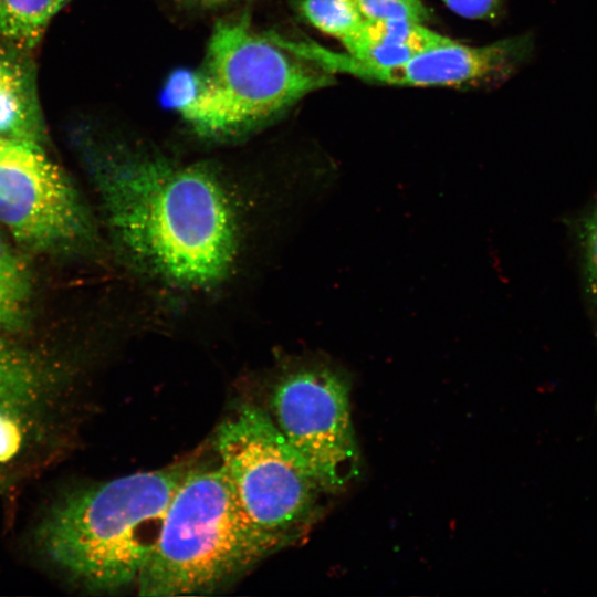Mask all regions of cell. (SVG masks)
I'll use <instances>...</instances> for the list:
<instances>
[{"label": "cell", "instance_id": "obj_1", "mask_svg": "<svg viewBox=\"0 0 597 597\" xmlns=\"http://www.w3.org/2000/svg\"><path fill=\"white\" fill-rule=\"evenodd\" d=\"M82 146L106 228L127 264L189 292L230 277L241 247L240 216L210 165L122 143Z\"/></svg>", "mask_w": 597, "mask_h": 597}, {"label": "cell", "instance_id": "obj_2", "mask_svg": "<svg viewBox=\"0 0 597 597\" xmlns=\"http://www.w3.org/2000/svg\"><path fill=\"white\" fill-rule=\"evenodd\" d=\"M190 468L143 471L74 491L48 511L38 543L55 565L90 588L136 585Z\"/></svg>", "mask_w": 597, "mask_h": 597}, {"label": "cell", "instance_id": "obj_3", "mask_svg": "<svg viewBox=\"0 0 597 597\" xmlns=\"http://www.w3.org/2000/svg\"><path fill=\"white\" fill-rule=\"evenodd\" d=\"M281 548L248 520L220 464L191 467L135 587L151 597L212 593Z\"/></svg>", "mask_w": 597, "mask_h": 597}, {"label": "cell", "instance_id": "obj_4", "mask_svg": "<svg viewBox=\"0 0 597 597\" xmlns=\"http://www.w3.org/2000/svg\"><path fill=\"white\" fill-rule=\"evenodd\" d=\"M214 444L237 501L258 531L282 547L310 532L332 494L302 462L268 411L241 405L220 423Z\"/></svg>", "mask_w": 597, "mask_h": 597}, {"label": "cell", "instance_id": "obj_5", "mask_svg": "<svg viewBox=\"0 0 597 597\" xmlns=\"http://www.w3.org/2000/svg\"><path fill=\"white\" fill-rule=\"evenodd\" d=\"M350 376L323 357L300 359L277 378L270 416L302 462L332 495L362 473L350 413Z\"/></svg>", "mask_w": 597, "mask_h": 597}, {"label": "cell", "instance_id": "obj_6", "mask_svg": "<svg viewBox=\"0 0 597 597\" xmlns=\"http://www.w3.org/2000/svg\"><path fill=\"white\" fill-rule=\"evenodd\" d=\"M201 66L229 98L240 135L335 83L332 73L255 32L248 12L214 24Z\"/></svg>", "mask_w": 597, "mask_h": 597}, {"label": "cell", "instance_id": "obj_7", "mask_svg": "<svg viewBox=\"0 0 597 597\" xmlns=\"http://www.w3.org/2000/svg\"><path fill=\"white\" fill-rule=\"evenodd\" d=\"M44 145L0 137V221L25 248L73 256L97 243L93 218Z\"/></svg>", "mask_w": 597, "mask_h": 597}, {"label": "cell", "instance_id": "obj_8", "mask_svg": "<svg viewBox=\"0 0 597 597\" xmlns=\"http://www.w3.org/2000/svg\"><path fill=\"white\" fill-rule=\"evenodd\" d=\"M270 39L335 74L366 82L407 87H481L502 84L527 61L533 50L530 35H516L490 44L471 46L455 41L430 49L394 66L362 64L346 52L333 51L306 39H289L271 31Z\"/></svg>", "mask_w": 597, "mask_h": 597}, {"label": "cell", "instance_id": "obj_9", "mask_svg": "<svg viewBox=\"0 0 597 597\" xmlns=\"http://www.w3.org/2000/svg\"><path fill=\"white\" fill-rule=\"evenodd\" d=\"M160 102L200 136L240 135L229 98L202 66L174 69L164 81Z\"/></svg>", "mask_w": 597, "mask_h": 597}, {"label": "cell", "instance_id": "obj_10", "mask_svg": "<svg viewBox=\"0 0 597 597\" xmlns=\"http://www.w3.org/2000/svg\"><path fill=\"white\" fill-rule=\"evenodd\" d=\"M0 137L44 145L46 126L28 52L0 41Z\"/></svg>", "mask_w": 597, "mask_h": 597}, {"label": "cell", "instance_id": "obj_11", "mask_svg": "<svg viewBox=\"0 0 597 597\" xmlns=\"http://www.w3.org/2000/svg\"><path fill=\"white\" fill-rule=\"evenodd\" d=\"M454 40L422 23L365 19L360 29L343 43L345 52L369 66H394Z\"/></svg>", "mask_w": 597, "mask_h": 597}, {"label": "cell", "instance_id": "obj_12", "mask_svg": "<svg viewBox=\"0 0 597 597\" xmlns=\"http://www.w3.org/2000/svg\"><path fill=\"white\" fill-rule=\"evenodd\" d=\"M70 0H0V41L23 52L42 40L53 17Z\"/></svg>", "mask_w": 597, "mask_h": 597}, {"label": "cell", "instance_id": "obj_13", "mask_svg": "<svg viewBox=\"0 0 597 597\" xmlns=\"http://www.w3.org/2000/svg\"><path fill=\"white\" fill-rule=\"evenodd\" d=\"M30 294L27 266L0 235V328H14L24 322Z\"/></svg>", "mask_w": 597, "mask_h": 597}, {"label": "cell", "instance_id": "obj_14", "mask_svg": "<svg viewBox=\"0 0 597 597\" xmlns=\"http://www.w3.org/2000/svg\"><path fill=\"white\" fill-rule=\"evenodd\" d=\"M300 17L320 32L342 44L363 25V15L355 0H295Z\"/></svg>", "mask_w": 597, "mask_h": 597}, {"label": "cell", "instance_id": "obj_15", "mask_svg": "<svg viewBox=\"0 0 597 597\" xmlns=\"http://www.w3.org/2000/svg\"><path fill=\"white\" fill-rule=\"evenodd\" d=\"M584 290L597 334V199L576 223Z\"/></svg>", "mask_w": 597, "mask_h": 597}, {"label": "cell", "instance_id": "obj_16", "mask_svg": "<svg viewBox=\"0 0 597 597\" xmlns=\"http://www.w3.org/2000/svg\"><path fill=\"white\" fill-rule=\"evenodd\" d=\"M34 376L25 359L0 339V410L12 408L30 394Z\"/></svg>", "mask_w": 597, "mask_h": 597}, {"label": "cell", "instance_id": "obj_17", "mask_svg": "<svg viewBox=\"0 0 597 597\" xmlns=\"http://www.w3.org/2000/svg\"><path fill=\"white\" fill-rule=\"evenodd\" d=\"M365 19L422 23L430 21L431 11L422 0H355Z\"/></svg>", "mask_w": 597, "mask_h": 597}, {"label": "cell", "instance_id": "obj_18", "mask_svg": "<svg viewBox=\"0 0 597 597\" xmlns=\"http://www.w3.org/2000/svg\"><path fill=\"white\" fill-rule=\"evenodd\" d=\"M452 12L471 20L494 21L503 12L505 0H440Z\"/></svg>", "mask_w": 597, "mask_h": 597}, {"label": "cell", "instance_id": "obj_19", "mask_svg": "<svg viewBox=\"0 0 597 597\" xmlns=\"http://www.w3.org/2000/svg\"><path fill=\"white\" fill-rule=\"evenodd\" d=\"M10 410H0V461L14 455L21 443V430Z\"/></svg>", "mask_w": 597, "mask_h": 597}, {"label": "cell", "instance_id": "obj_20", "mask_svg": "<svg viewBox=\"0 0 597 597\" xmlns=\"http://www.w3.org/2000/svg\"><path fill=\"white\" fill-rule=\"evenodd\" d=\"M186 4H191L200 8H212L216 6L223 4V0H180Z\"/></svg>", "mask_w": 597, "mask_h": 597}, {"label": "cell", "instance_id": "obj_21", "mask_svg": "<svg viewBox=\"0 0 597 597\" xmlns=\"http://www.w3.org/2000/svg\"><path fill=\"white\" fill-rule=\"evenodd\" d=\"M230 1H234V0H223V3H228Z\"/></svg>", "mask_w": 597, "mask_h": 597}]
</instances>
